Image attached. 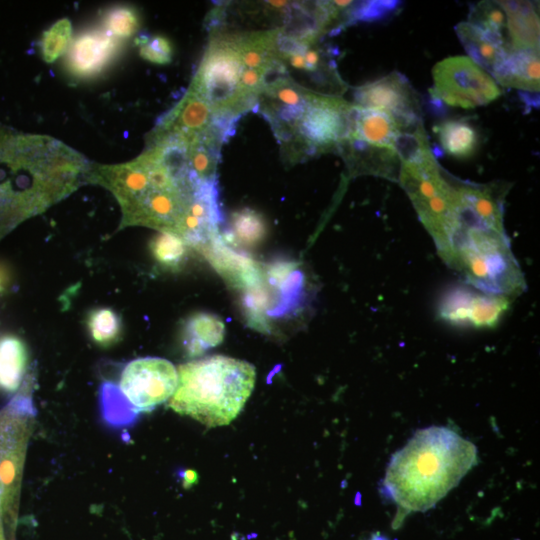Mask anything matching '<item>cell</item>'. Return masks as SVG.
I'll use <instances>...</instances> for the list:
<instances>
[{"mask_svg": "<svg viewBox=\"0 0 540 540\" xmlns=\"http://www.w3.org/2000/svg\"><path fill=\"white\" fill-rule=\"evenodd\" d=\"M303 56L307 71H317L319 69L322 61V56L321 52L318 49H306Z\"/></svg>", "mask_w": 540, "mask_h": 540, "instance_id": "obj_35", "label": "cell"}, {"mask_svg": "<svg viewBox=\"0 0 540 540\" xmlns=\"http://www.w3.org/2000/svg\"><path fill=\"white\" fill-rule=\"evenodd\" d=\"M476 463L473 443L447 427L424 428L391 457L384 491L401 512L426 511L458 485Z\"/></svg>", "mask_w": 540, "mask_h": 540, "instance_id": "obj_2", "label": "cell"}, {"mask_svg": "<svg viewBox=\"0 0 540 540\" xmlns=\"http://www.w3.org/2000/svg\"><path fill=\"white\" fill-rule=\"evenodd\" d=\"M442 149L455 158L473 155L478 146V133L465 120H446L433 127Z\"/></svg>", "mask_w": 540, "mask_h": 540, "instance_id": "obj_21", "label": "cell"}, {"mask_svg": "<svg viewBox=\"0 0 540 540\" xmlns=\"http://www.w3.org/2000/svg\"><path fill=\"white\" fill-rule=\"evenodd\" d=\"M178 384V373L166 359L145 357L124 368L119 389L134 410L148 412L170 399Z\"/></svg>", "mask_w": 540, "mask_h": 540, "instance_id": "obj_8", "label": "cell"}, {"mask_svg": "<svg viewBox=\"0 0 540 540\" xmlns=\"http://www.w3.org/2000/svg\"><path fill=\"white\" fill-rule=\"evenodd\" d=\"M259 40L255 43H244L238 49L240 60L243 65L249 69H261L267 61L266 46L269 42L266 41L261 47L258 45Z\"/></svg>", "mask_w": 540, "mask_h": 540, "instance_id": "obj_32", "label": "cell"}, {"mask_svg": "<svg viewBox=\"0 0 540 540\" xmlns=\"http://www.w3.org/2000/svg\"><path fill=\"white\" fill-rule=\"evenodd\" d=\"M310 295V284L298 264L278 261L262 264L259 282L244 290L242 301L248 323L270 333L271 319L299 313Z\"/></svg>", "mask_w": 540, "mask_h": 540, "instance_id": "obj_6", "label": "cell"}, {"mask_svg": "<svg viewBox=\"0 0 540 540\" xmlns=\"http://www.w3.org/2000/svg\"><path fill=\"white\" fill-rule=\"evenodd\" d=\"M9 273L7 269L0 264V293L4 291L9 282Z\"/></svg>", "mask_w": 540, "mask_h": 540, "instance_id": "obj_37", "label": "cell"}, {"mask_svg": "<svg viewBox=\"0 0 540 540\" xmlns=\"http://www.w3.org/2000/svg\"><path fill=\"white\" fill-rule=\"evenodd\" d=\"M140 56L155 64H168L172 60L173 48L168 38L164 36H154L151 39L139 38Z\"/></svg>", "mask_w": 540, "mask_h": 540, "instance_id": "obj_31", "label": "cell"}, {"mask_svg": "<svg viewBox=\"0 0 540 540\" xmlns=\"http://www.w3.org/2000/svg\"><path fill=\"white\" fill-rule=\"evenodd\" d=\"M352 149L351 167L354 172L373 174L391 180L397 178L400 160L395 151L378 148L361 141L347 139Z\"/></svg>", "mask_w": 540, "mask_h": 540, "instance_id": "obj_20", "label": "cell"}, {"mask_svg": "<svg viewBox=\"0 0 540 540\" xmlns=\"http://www.w3.org/2000/svg\"><path fill=\"white\" fill-rule=\"evenodd\" d=\"M202 248L214 268L233 287L244 291L259 282L262 264L233 251L219 235Z\"/></svg>", "mask_w": 540, "mask_h": 540, "instance_id": "obj_14", "label": "cell"}, {"mask_svg": "<svg viewBox=\"0 0 540 540\" xmlns=\"http://www.w3.org/2000/svg\"><path fill=\"white\" fill-rule=\"evenodd\" d=\"M243 71L238 49L229 45L213 47L202 62L192 89L209 103L230 105L238 100Z\"/></svg>", "mask_w": 540, "mask_h": 540, "instance_id": "obj_12", "label": "cell"}, {"mask_svg": "<svg viewBox=\"0 0 540 540\" xmlns=\"http://www.w3.org/2000/svg\"><path fill=\"white\" fill-rule=\"evenodd\" d=\"M28 361L27 348L15 336L0 338V388L14 391L19 387Z\"/></svg>", "mask_w": 540, "mask_h": 540, "instance_id": "obj_22", "label": "cell"}, {"mask_svg": "<svg viewBox=\"0 0 540 540\" xmlns=\"http://www.w3.org/2000/svg\"><path fill=\"white\" fill-rule=\"evenodd\" d=\"M266 233V222L260 213L244 208L232 214L228 237L234 244L254 247L262 242Z\"/></svg>", "mask_w": 540, "mask_h": 540, "instance_id": "obj_23", "label": "cell"}, {"mask_svg": "<svg viewBox=\"0 0 540 540\" xmlns=\"http://www.w3.org/2000/svg\"><path fill=\"white\" fill-rule=\"evenodd\" d=\"M139 15L130 6H116L108 10L104 17L107 32L115 38H128L139 28Z\"/></svg>", "mask_w": 540, "mask_h": 540, "instance_id": "obj_28", "label": "cell"}, {"mask_svg": "<svg viewBox=\"0 0 540 540\" xmlns=\"http://www.w3.org/2000/svg\"><path fill=\"white\" fill-rule=\"evenodd\" d=\"M88 175L115 195L123 213L122 226L142 225L176 235L197 185L159 186L149 179L139 158L97 166Z\"/></svg>", "mask_w": 540, "mask_h": 540, "instance_id": "obj_5", "label": "cell"}, {"mask_svg": "<svg viewBox=\"0 0 540 540\" xmlns=\"http://www.w3.org/2000/svg\"><path fill=\"white\" fill-rule=\"evenodd\" d=\"M371 540H387V539L385 537L377 535V536H374Z\"/></svg>", "mask_w": 540, "mask_h": 540, "instance_id": "obj_39", "label": "cell"}, {"mask_svg": "<svg viewBox=\"0 0 540 540\" xmlns=\"http://www.w3.org/2000/svg\"><path fill=\"white\" fill-rule=\"evenodd\" d=\"M86 159L61 141L0 124V239L76 189Z\"/></svg>", "mask_w": 540, "mask_h": 540, "instance_id": "obj_1", "label": "cell"}, {"mask_svg": "<svg viewBox=\"0 0 540 540\" xmlns=\"http://www.w3.org/2000/svg\"><path fill=\"white\" fill-rule=\"evenodd\" d=\"M120 42L106 30L82 32L69 47L66 66L74 76L86 78L102 72L119 52Z\"/></svg>", "mask_w": 540, "mask_h": 540, "instance_id": "obj_13", "label": "cell"}, {"mask_svg": "<svg viewBox=\"0 0 540 540\" xmlns=\"http://www.w3.org/2000/svg\"><path fill=\"white\" fill-rule=\"evenodd\" d=\"M72 36V25L69 19H60L43 33L40 47L43 59L52 63L60 57L68 47Z\"/></svg>", "mask_w": 540, "mask_h": 540, "instance_id": "obj_27", "label": "cell"}, {"mask_svg": "<svg viewBox=\"0 0 540 540\" xmlns=\"http://www.w3.org/2000/svg\"><path fill=\"white\" fill-rule=\"evenodd\" d=\"M431 98L464 109L487 105L502 90L494 78L468 56L448 57L432 69Z\"/></svg>", "mask_w": 540, "mask_h": 540, "instance_id": "obj_7", "label": "cell"}, {"mask_svg": "<svg viewBox=\"0 0 540 540\" xmlns=\"http://www.w3.org/2000/svg\"><path fill=\"white\" fill-rule=\"evenodd\" d=\"M506 14L512 49L539 50V17L530 1H498Z\"/></svg>", "mask_w": 540, "mask_h": 540, "instance_id": "obj_18", "label": "cell"}, {"mask_svg": "<svg viewBox=\"0 0 540 540\" xmlns=\"http://www.w3.org/2000/svg\"><path fill=\"white\" fill-rule=\"evenodd\" d=\"M511 298L480 291L470 285L449 288L440 298L438 317L453 326L490 328L509 310Z\"/></svg>", "mask_w": 540, "mask_h": 540, "instance_id": "obj_9", "label": "cell"}, {"mask_svg": "<svg viewBox=\"0 0 540 540\" xmlns=\"http://www.w3.org/2000/svg\"><path fill=\"white\" fill-rule=\"evenodd\" d=\"M304 53H292L288 54V61L292 67L296 69L306 70V64L304 60Z\"/></svg>", "mask_w": 540, "mask_h": 540, "instance_id": "obj_36", "label": "cell"}, {"mask_svg": "<svg viewBox=\"0 0 540 540\" xmlns=\"http://www.w3.org/2000/svg\"><path fill=\"white\" fill-rule=\"evenodd\" d=\"M491 76L503 86L539 92V50L510 48Z\"/></svg>", "mask_w": 540, "mask_h": 540, "instance_id": "obj_17", "label": "cell"}, {"mask_svg": "<svg viewBox=\"0 0 540 540\" xmlns=\"http://www.w3.org/2000/svg\"><path fill=\"white\" fill-rule=\"evenodd\" d=\"M102 401L104 406V413L108 421H116V413L119 414L120 422L125 420L129 421L124 415L126 414L129 418H133L137 412L134 410L132 405L128 402L125 396L122 394L121 390L112 383H106L102 386Z\"/></svg>", "mask_w": 540, "mask_h": 540, "instance_id": "obj_30", "label": "cell"}, {"mask_svg": "<svg viewBox=\"0 0 540 540\" xmlns=\"http://www.w3.org/2000/svg\"><path fill=\"white\" fill-rule=\"evenodd\" d=\"M178 384L169 406L207 427L232 422L243 409L255 384L252 364L214 355L178 368Z\"/></svg>", "mask_w": 540, "mask_h": 540, "instance_id": "obj_3", "label": "cell"}, {"mask_svg": "<svg viewBox=\"0 0 540 540\" xmlns=\"http://www.w3.org/2000/svg\"><path fill=\"white\" fill-rule=\"evenodd\" d=\"M262 70L259 69H243L238 88L244 92H251L258 88L262 82Z\"/></svg>", "mask_w": 540, "mask_h": 540, "instance_id": "obj_34", "label": "cell"}, {"mask_svg": "<svg viewBox=\"0 0 540 540\" xmlns=\"http://www.w3.org/2000/svg\"><path fill=\"white\" fill-rule=\"evenodd\" d=\"M270 6L280 8L286 6V1H268L267 2Z\"/></svg>", "mask_w": 540, "mask_h": 540, "instance_id": "obj_38", "label": "cell"}, {"mask_svg": "<svg viewBox=\"0 0 540 540\" xmlns=\"http://www.w3.org/2000/svg\"><path fill=\"white\" fill-rule=\"evenodd\" d=\"M225 335L224 322L210 313H196L190 316L183 328V345L190 357L203 354L219 345Z\"/></svg>", "mask_w": 540, "mask_h": 540, "instance_id": "obj_19", "label": "cell"}, {"mask_svg": "<svg viewBox=\"0 0 540 540\" xmlns=\"http://www.w3.org/2000/svg\"><path fill=\"white\" fill-rule=\"evenodd\" d=\"M439 255L468 285L480 291L512 298L526 288L504 228L458 224Z\"/></svg>", "mask_w": 540, "mask_h": 540, "instance_id": "obj_4", "label": "cell"}, {"mask_svg": "<svg viewBox=\"0 0 540 540\" xmlns=\"http://www.w3.org/2000/svg\"><path fill=\"white\" fill-rule=\"evenodd\" d=\"M274 94L279 101L292 107L306 105L312 96L311 93H303L290 85L275 88Z\"/></svg>", "mask_w": 540, "mask_h": 540, "instance_id": "obj_33", "label": "cell"}, {"mask_svg": "<svg viewBox=\"0 0 540 540\" xmlns=\"http://www.w3.org/2000/svg\"><path fill=\"white\" fill-rule=\"evenodd\" d=\"M87 327L92 340L102 347L114 344L121 335V321L110 308H97L87 317Z\"/></svg>", "mask_w": 540, "mask_h": 540, "instance_id": "obj_24", "label": "cell"}, {"mask_svg": "<svg viewBox=\"0 0 540 540\" xmlns=\"http://www.w3.org/2000/svg\"><path fill=\"white\" fill-rule=\"evenodd\" d=\"M455 31L468 57L490 75L510 49L508 40L488 33L468 21L459 23Z\"/></svg>", "mask_w": 540, "mask_h": 540, "instance_id": "obj_16", "label": "cell"}, {"mask_svg": "<svg viewBox=\"0 0 540 540\" xmlns=\"http://www.w3.org/2000/svg\"><path fill=\"white\" fill-rule=\"evenodd\" d=\"M150 251L160 265L174 270L185 260L187 244L174 233L160 232L151 240Z\"/></svg>", "mask_w": 540, "mask_h": 540, "instance_id": "obj_25", "label": "cell"}, {"mask_svg": "<svg viewBox=\"0 0 540 540\" xmlns=\"http://www.w3.org/2000/svg\"><path fill=\"white\" fill-rule=\"evenodd\" d=\"M355 106L386 112L393 116L403 129L422 123L417 94L408 79L399 72H391L354 91Z\"/></svg>", "mask_w": 540, "mask_h": 540, "instance_id": "obj_11", "label": "cell"}, {"mask_svg": "<svg viewBox=\"0 0 540 540\" xmlns=\"http://www.w3.org/2000/svg\"><path fill=\"white\" fill-rule=\"evenodd\" d=\"M352 110L342 99L312 94L296 121L298 131L315 150L332 148L349 138Z\"/></svg>", "mask_w": 540, "mask_h": 540, "instance_id": "obj_10", "label": "cell"}, {"mask_svg": "<svg viewBox=\"0 0 540 540\" xmlns=\"http://www.w3.org/2000/svg\"><path fill=\"white\" fill-rule=\"evenodd\" d=\"M403 130L390 114L353 105L348 139L395 151V144Z\"/></svg>", "mask_w": 540, "mask_h": 540, "instance_id": "obj_15", "label": "cell"}, {"mask_svg": "<svg viewBox=\"0 0 540 540\" xmlns=\"http://www.w3.org/2000/svg\"><path fill=\"white\" fill-rule=\"evenodd\" d=\"M347 14L349 23L383 20L400 7L399 1H362L352 4Z\"/></svg>", "mask_w": 540, "mask_h": 540, "instance_id": "obj_29", "label": "cell"}, {"mask_svg": "<svg viewBox=\"0 0 540 540\" xmlns=\"http://www.w3.org/2000/svg\"><path fill=\"white\" fill-rule=\"evenodd\" d=\"M468 22L488 33L508 40L505 36V32H507L506 14L498 1H481L474 5L469 14Z\"/></svg>", "mask_w": 540, "mask_h": 540, "instance_id": "obj_26", "label": "cell"}]
</instances>
